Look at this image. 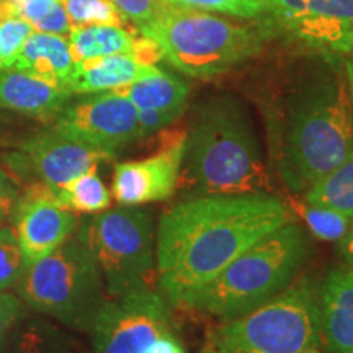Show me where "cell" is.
<instances>
[{"mask_svg": "<svg viewBox=\"0 0 353 353\" xmlns=\"http://www.w3.org/2000/svg\"><path fill=\"white\" fill-rule=\"evenodd\" d=\"M293 221L273 193L195 195L161 218L156 275L170 304H182L268 232Z\"/></svg>", "mask_w": 353, "mask_h": 353, "instance_id": "1", "label": "cell"}, {"mask_svg": "<svg viewBox=\"0 0 353 353\" xmlns=\"http://www.w3.org/2000/svg\"><path fill=\"white\" fill-rule=\"evenodd\" d=\"M353 151V121L345 65L325 59L304 68L281 92L268 117L273 174L304 195Z\"/></svg>", "mask_w": 353, "mask_h": 353, "instance_id": "2", "label": "cell"}, {"mask_svg": "<svg viewBox=\"0 0 353 353\" xmlns=\"http://www.w3.org/2000/svg\"><path fill=\"white\" fill-rule=\"evenodd\" d=\"M183 162L196 195L272 193V170L252 121L232 97H216L196 108Z\"/></svg>", "mask_w": 353, "mask_h": 353, "instance_id": "3", "label": "cell"}, {"mask_svg": "<svg viewBox=\"0 0 353 353\" xmlns=\"http://www.w3.org/2000/svg\"><path fill=\"white\" fill-rule=\"evenodd\" d=\"M309 241L294 221L259 239L180 306L229 321L283 291L306 262Z\"/></svg>", "mask_w": 353, "mask_h": 353, "instance_id": "4", "label": "cell"}, {"mask_svg": "<svg viewBox=\"0 0 353 353\" xmlns=\"http://www.w3.org/2000/svg\"><path fill=\"white\" fill-rule=\"evenodd\" d=\"M161 46L164 59L190 77H214L257 54L262 34L193 8L169 6L139 30Z\"/></svg>", "mask_w": 353, "mask_h": 353, "instance_id": "5", "label": "cell"}, {"mask_svg": "<svg viewBox=\"0 0 353 353\" xmlns=\"http://www.w3.org/2000/svg\"><path fill=\"white\" fill-rule=\"evenodd\" d=\"M19 294L38 314L81 330H90L107 299L99 263L77 237L26 267L19 280Z\"/></svg>", "mask_w": 353, "mask_h": 353, "instance_id": "6", "label": "cell"}, {"mask_svg": "<svg viewBox=\"0 0 353 353\" xmlns=\"http://www.w3.org/2000/svg\"><path fill=\"white\" fill-rule=\"evenodd\" d=\"M229 353H303L321 341L319 283L301 276L211 334Z\"/></svg>", "mask_w": 353, "mask_h": 353, "instance_id": "7", "label": "cell"}, {"mask_svg": "<svg viewBox=\"0 0 353 353\" xmlns=\"http://www.w3.org/2000/svg\"><path fill=\"white\" fill-rule=\"evenodd\" d=\"M77 239L94 254L108 298L154 288L156 236L148 211L136 206L101 211L83 221Z\"/></svg>", "mask_w": 353, "mask_h": 353, "instance_id": "8", "label": "cell"}, {"mask_svg": "<svg viewBox=\"0 0 353 353\" xmlns=\"http://www.w3.org/2000/svg\"><path fill=\"white\" fill-rule=\"evenodd\" d=\"M170 303L154 288L108 298L92 322L94 353H144L170 332Z\"/></svg>", "mask_w": 353, "mask_h": 353, "instance_id": "9", "label": "cell"}, {"mask_svg": "<svg viewBox=\"0 0 353 353\" xmlns=\"http://www.w3.org/2000/svg\"><path fill=\"white\" fill-rule=\"evenodd\" d=\"M113 159L112 152L51 130L26 139L19 151L8 154L6 167L15 182H26L33 176L52 188H64L77 176Z\"/></svg>", "mask_w": 353, "mask_h": 353, "instance_id": "10", "label": "cell"}, {"mask_svg": "<svg viewBox=\"0 0 353 353\" xmlns=\"http://www.w3.org/2000/svg\"><path fill=\"white\" fill-rule=\"evenodd\" d=\"M52 130L112 154L139 139L138 108L114 92H100L64 107Z\"/></svg>", "mask_w": 353, "mask_h": 353, "instance_id": "11", "label": "cell"}, {"mask_svg": "<svg viewBox=\"0 0 353 353\" xmlns=\"http://www.w3.org/2000/svg\"><path fill=\"white\" fill-rule=\"evenodd\" d=\"M161 145L152 156L121 162L113 170V198L121 206H139L174 195L183 164L187 131L161 130Z\"/></svg>", "mask_w": 353, "mask_h": 353, "instance_id": "12", "label": "cell"}, {"mask_svg": "<svg viewBox=\"0 0 353 353\" xmlns=\"http://www.w3.org/2000/svg\"><path fill=\"white\" fill-rule=\"evenodd\" d=\"M12 216L26 267L63 245L79 224L72 211L59 206L56 188L39 180L25 185Z\"/></svg>", "mask_w": 353, "mask_h": 353, "instance_id": "13", "label": "cell"}, {"mask_svg": "<svg viewBox=\"0 0 353 353\" xmlns=\"http://www.w3.org/2000/svg\"><path fill=\"white\" fill-rule=\"evenodd\" d=\"M325 56L353 52V0H306V10L291 30Z\"/></svg>", "mask_w": 353, "mask_h": 353, "instance_id": "14", "label": "cell"}, {"mask_svg": "<svg viewBox=\"0 0 353 353\" xmlns=\"http://www.w3.org/2000/svg\"><path fill=\"white\" fill-rule=\"evenodd\" d=\"M321 335L334 353H353V267L332 268L319 285Z\"/></svg>", "mask_w": 353, "mask_h": 353, "instance_id": "15", "label": "cell"}, {"mask_svg": "<svg viewBox=\"0 0 353 353\" xmlns=\"http://www.w3.org/2000/svg\"><path fill=\"white\" fill-rule=\"evenodd\" d=\"M10 69L43 79L69 92L76 63L70 56L69 41L64 37L33 32L23 43Z\"/></svg>", "mask_w": 353, "mask_h": 353, "instance_id": "16", "label": "cell"}, {"mask_svg": "<svg viewBox=\"0 0 353 353\" xmlns=\"http://www.w3.org/2000/svg\"><path fill=\"white\" fill-rule=\"evenodd\" d=\"M70 99L64 88L20 70H0V107L37 118L56 117Z\"/></svg>", "mask_w": 353, "mask_h": 353, "instance_id": "17", "label": "cell"}, {"mask_svg": "<svg viewBox=\"0 0 353 353\" xmlns=\"http://www.w3.org/2000/svg\"><path fill=\"white\" fill-rule=\"evenodd\" d=\"M159 72L156 65L141 64L130 54H112L85 59L76 64L70 94H100Z\"/></svg>", "mask_w": 353, "mask_h": 353, "instance_id": "18", "label": "cell"}, {"mask_svg": "<svg viewBox=\"0 0 353 353\" xmlns=\"http://www.w3.org/2000/svg\"><path fill=\"white\" fill-rule=\"evenodd\" d=\"M112 92L125 97L138 110H161L180 117L187 105L190 88L183 81L159 69L154 76L113 88Z\"/></svg>", "mask_w": 353, "mask_h": 353, "instance_id": "19", "label": "cell"}, {"mask_svg": "<svg viewBox=\"0 0 353 353\" xmlns=\"http://www.w3.org/2000/svg\"><path fill=\"white\" fill-rule=\"evenodd\" d=\"M69 50L74 63L112 54H130L136 37L123 26L83 25L72 26L69 33Z\"/></svg>", "mask_w": 353, "mask_h": 353, "instance_id": "20", "label": "cell"}, {"mask_svg": "<svg viewBox=\"0 0 353 353\" xmlns=\"http://www.w3.org/2000/svg\"><path fill=\"white\" fill-rule=\"evenodd\" d=\"M309 205L324 206L353 219V151L304 193Z\"/></svg>", "mask_w": 353, "mask_h": 353, "instance_id": "21", "label": "cell"}, {"mask_svg": "<svg viewBox=\"0 0 353 353\" xmlns=\"http://www.w3.org/2000/svg\"><path fill=\"white\" fill-rule=\"evenodd\" d=\"M97 170L99 169L88 170L64 188H56L57 203L61 208L88 214L101 213L110 208L112 195Z\"/></svg>", "mask_w": 353, "mask_h": 353, "instance_id": "22", "label": "cell"}, {"mask_svg": "<svg viewBox=\"0 0 353 353\" xmlns=\"http://www.w3.org/2000/svg\"><path fill=\"white\" fill-rule=\"evenodd\" d=\"M12 353H77L69 335L48 321H26L13 341Z\"/></svg>", "mask_w": 353, "mask_h": 353, "instance_id": "23", "label": "cell"}, {"mask_svg": "<svg viewBox=\"0 0 353 353\" xmlns=\"http://www.w3.org/2000/svg\"><path fill=\"white\" fill-rule=\"evenodd\" d=\"M293 211H296L298 216L306 224L307 231L319 241L325 242H339L345 236L352 224V218L339 213L324 206L309 205L306 201L290 200V206Z\"/></svg>", "mask_w": 353, "mask_h": 353, "instance_id": "24", "label": "cell"}, {"mask_svg": "<svg viewBox=\"0 0 353 353\" xmlns=\"http://www.w3.org/2000/svg\"><path fill=\"white\" fill-rule=\"evenodd\" d=\"M72 26L113 25L126 28V19L113 0H57Z\"/></svg>", "mask_w": 353, "mask_h": 353, "instance_id": "25", "label": "cell"}, {"mask_svg": "<svg viewBox=\"0 0 353 353\" xmlns=\"http://www.w3.org/2000/svg\"><path fill=\"white\" fill-rule=\"evenodd\" d=\"M26 270L15 229L0 228V291L10 288Z\"/></svg>", "mask_w": 353, "mask_h": 353, "instance_id": "26", "label": "cell"}, {"mask_svg": "<svg viewBox=\"0 0 353 353\" xmlns=\"http://www.w3.org/2000/svg\"><path fill=\"white\" fill-rule=\"evenodd\" d=\"M34 28L21 19H10L0 23V70L10 69L17 54Z\"/></svg>", "mask_w": 353, "mask_h": 353, "instance_id": "27", "label": "cell"}, {"mask_svg": "<svg viewBox=\"0 0 353 353\" xmlns=\"http://www.w3.org/2000/svg\"><path fill=\"white\" fill-rule=\"evenodd\" d=\"M125 19L131 20L141 30L164 13L170 6L167 0H113Z\"/></svg>", "mask_w": 353, "mask_h": 353, "instance_id": "28", "label": "cell"}, {"mask_svg": "<svg viewBox=\"0 0 353 353\" xmlns=\"http://www.w3.org/2000/svg\"><path fill=\"white\" fill-rule=\"evenodd\" d=\"M170 6L193 8L201 12H221L228 15L242 17V19H252L260 13L250 7L244 0H167Z\"/></svg>", "mask_w": 353, "mask_h": 353, "instance_id": "29", "label": "cell"}, {"mask_svg": "<svg viewBox=\"0 0 353 353\" xmlns=\"http://www.w3.org/2000/svg\"><path fill=\"white\" fill-rule=\"evenodd\" d=\"M306 10V0H267L263 12H270L278 26L291 32Z\"/></svg>", "mask_w": 353, "mask_h": 353, "instance_id": "30", "label": "cell"}, {"mask_svg": "<svg viewBox=\"0 0 353 353\" xmlns=\"http://www.w3.org/2000/svg\"><path fill=\"white\" fill-rule=\"evenodd\" d=\"M25 314V306L13 294L0 291V343L6 342L7 335Z\"/></svg>", "mask_w": 353, "mask_h": 353, "instance_id": "31", "label": "cell"}, {"mask_svg": "<svg viewBox=\"0 0 353 353\" xmlns=\"http://www.w3.org/2000/svg\"><path fill=\"white\" fill-rule=\"evenodd\" d=\"M176 118H179L176 114L161 112V110H138L139 139L164 130L170 123H174Z\"/></svg>", "mask_w": 353, "mask_h": 353, "instance_id": "32", "label": "cell"}, {"mask_svg": "<svg viewBox=\"0 0 353 353\" xmlns=\"http://www.w3.org/2000/svg\"><path fill=\"white\" fill-rule=\"evenodd\" d=\"M17 200H19L17 182L7 172L0 170V223L13 213Z\"/></svg>", "mask_w": 353, "mask_h": 353, "instance_id": "33", "label": "cell"}, {"mask_svg": "<svg viewBox=\"0 0 353 353\" xmlns=\"http://www.w3.org/2000/svg\"><path fill=\"white\" fill-rule=\"evenodd\" d=\"M144 353H187V352H185L182 343L176 341L174 335L167 332L164 335H161V337H159L157 341L154 342Z\"/></svg>", "mask_w": 353, "mask_h": 353, "instance_id": "34", "label": "cell"}, {"mask_svg": "<svg viewBox=\"0 0 353 353\" xmlns=\"http://www.w3.org/2000/svg\"><path fill=\"white\" fill-rule=\"evenodd\" d=\"M339 252H341L342 259L345 260L348 267H353V221L345 236L339 241Z\"/></svg>", "mask_w": 353, "mask_h": 353, "instance_id": "35", "label": "cell"}, {"mask_svg": "<svg viewBox=\"0 0 353 353\" xmlns=\"http://www.w3.org/2000/svg\"><path fill=\"white\" fill-rule=\"evenodd\" d=\"M345 74L348 81V92H350V105H352V121H353V52L352 56L345 61Z\"/></svg>", "mask_w": 353, "mask_h": 353, "instance_id": "36", "label": "cell"}, {"mask_svg": "<svg viewBox=\"0 0 353 353\" xmlns=\"http://www.w3.org/2000/svg\"><path fill=\"white\" fill-rule=\"evenodd\" d=\"M201 353H229V352H228L226 348H224V347H221L219 343L214 341L213 335H210L208 342H206V345L203 347Z\"/></svg>", "mask_w": 353, "mask_h": 353, "instance_id": "37", "label": "cell"}, {"mask_svg": "<svg viewBox=\"0 0 353 353\" xmlns=\"http://www.w3.org/2000/svg\"><path fill=\"white\" fill-rule=\"evenodd\" d=\"M244 2L249 3L250 7H254L259 13H262L263 8H265V3H267V0H244Z\"/></svg>", "mask_w": 353, "mask_h": 353, "instance_id": "38", "label": "cell"}, {"mask_svg": "<svg viewBox=\"0 0 353 353\" xmlns=\"http://www.w3.org/2000/svg\"><path fill=\"white\" fill-rule=\"evenodd\" d=\"M303 353H319L316 350V348H309V350H306V352H303Z\"/></svg>", "mask_w": 353, "mask_h": 353, "instance_id": "39", "label": "cell"}, {"mask_svg": "<svg viewBox=\"0 0 353 353\" xmlns=\"http://www.w3.org/2000/svg\"><path fill=\"white\" fill-rule=\"evenodd\" d=\"M2 145H3V143H2V139H0V148H2Z\"/></svg>", "mask_w": 353, "mask_h": 353, "instance_id": "40", "label": "cell"}]
</instances>
